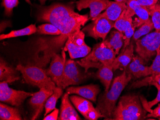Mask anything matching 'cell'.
Instances as JSON below:
<instances>
[{
    "instance_id": "1",
    "label": "cell",
    "mask_w": 160,
    "mask_h": 120,
    "mask_svg": "<svg viewBox=\"0 0 160 120\" xmlns=\"http://www.w3.org/2000/svg\"><path fill=\"white\" fill-rule=\"evenodd\" d=\"M37 19L40 22H48L54 25L62 32L60 36L50 39L48 43L43 40L54 51L62 48L69 35L80 30L89 18L88 15H80L75 12L72 5L57 3L40 7Z\"/></svg>"
},
{
    "instance_id": "2",
    "label": "cell",
    "mask_w": 160,
    "mask_h": 120,
    "mask_svg": "<svg viewBox=\"0 0 160 120\" xmlns=\"http://www.w3.org/2000/svg\"><path fill=\"white\" fill-rule=\"evenodd\" d=\"M132 74L125 70L120 76L114 79L108 91L100 94L96 109L105 117V120H112L116 104L123 89L132 79Z\"/></svg>"
},
{
    "instance_id": "3",
    "label": "cell",
    "mask_w": 160,
    "mask_h": 120,
    "mask_svg": "<svg viewBox=\"0 0 160 120\" xmlns=\"http://www.w3.org/2000/svg\"><path fill=\"white\" fill-rule=\"evenodd\" d=\"M146 111L137 95H126L120 97L113 112L112 120H144L146 119Z\"/></svg>"
},
{
    "instance_id": "4",
    "label": "cell",
    "mask_w": 160,
    "mask_h": 120,
    "mask_svg": "<svg viewBox=\"0 0 160 120\" xmlns=\"http://www.w3.org/2000/svg\"><path fill=\"white\" fill-rule=\"evenodd\" d=\"M116 58L114 50L103 41L95 45L90 53L77 63L84 68V71L87 73L90 68L98 69L103 66L112 67Z\"/></svg>"
},
{
    "instance_id": "5",
    "label": "cell",
    "mask_w": 160,
    "mask_h": 120,
    "mask_svg": "<svg viewBox=\"0 0 160 120\" xmlns=\"http://www.w3.org/2000/svg\"><path fill=\"white\" fill-rule=\"evenodd\" d=\"M16 69L19 71L25 82L39 89L45 88L54 90L56 88L55 83L48 76L46 70L37 66H22L19 64Z\"/></svg>"
},
{
    "instance_id": "6",
    "label": "cell",
    "mask_w": 160,
    "mask_h": 120,
    "mask_svg": "<svg viewBox=\"0 0 160 120\" xmlns=\"http://www.w3.org/2000/svg\"><path fill=\"white\" fill-rule=\"evenodd\" d=\"M135 50L145 62H148L156 55L160 46V32L149 33L136 42Z\"/></svg>"
},
{
    "instance_id": "7",
    "label": "cell",
    "mask_w": 160,
    "mask_h": 120,
    "mask_svg": "<svg viewBox=\"0 0 160 120\" xmlns=\"http://www.w3.org/2000/svg\"><path fill=\"white\" fill-rule=\"evenodd\" d=\"M85 34L79 30L69 35L65 43L64 51H68L71 59L84 58L91 51V48L84 41Z\"/></svg>"
},
{
    "instance_id": "8",
    "label": "cell",
    "mask_w": 160,
    "mask_h": 120,
    "mask_svg": "<svg viewBox=\"0 0 160 120\" xmlns=\"http://www.w3.org/2000/svg\"><path fill=\"white\" fill-rule=\"evenodd\" d=\"M92 75L88 72L82 73L74 61L68 60L65 65L61 88L64 89L69 86L79 85Z\"/></svg>"
},
{
    "instance_id": "9",
    "label": "cell",
    "mask_w": 160,
    "mask_h": 120,
    "mask_svg": "<svg viewBox=\"0 0 160 120\" xmlns=\"http://www.w3.org/2000/svg\"><path fill=\"white\" fill-rule=\"evenodd\" d=\"M92 21V23L83 28L82 32L86 33L87 36L96 40L101 38L104 41L107 35L114 27L115 22L106 18H95Z\"/></svg>"
},
{
    "instance_id": "10",
    "label": "cell",
    "mask_w": 160,
    "mask_h": 120,
    "mask_svg": "<svg viewBox=\"0 0 160 120\" xmlns=\"http://www.w3.org/2000/svg\"><path fill=\"white\" fill-rule=\"evenodd\" d=\"M33 94L12 89L9 87L8 82L7 81H1L0 83V101L12 106L21 105L26 98L32 96Z\"/></svg>"
},
{
    "instance_id": "11",
    "label": "cell",
    "mask_w": 160,
    "mask_h": 120,
    "mask_svg": "<svg viewBox=\"0 0 160 120\" xmlns=\"http://www.w3.org/2000/svg\"><path fill=\"white\" fill-rule=\"evenodd\" d=\"M66 55L64 50L62 52V55L53 54L50 66L46 70L48 76L55 83L57 87L61 88L62 79L66 63Z\"/></svg>"
},
{
    "instance_id": "12",
    "label": "cell",
    "mask_w": 160,
    "mask_h": 120,
    "mask_svg": "<svg viewBox=\"0 0 160 120\" xmlns=\"http://www.w3.org/2000/svg\"><path fill=\"white\" fill-rule=\"evenodd\" d=\"M110 2L109 0H79L76 2V8L79 11L89 8V19L93 20L102 12L107 9Z\"/></svg>"
},
{
    "instance_id": "13",
    "label": "cell",
    "mask_w": 160,
    "mask_h": 120,
    "mask_svg": "<svg viewBox=\"0 0 160 120\" xmlns=\"http://www.w3.org/2000/svg\"><path fill=\"white\" fill-rule=\"evenodd\" d=\"M53 92V90L41 88L39 91L34 93L29 100V104L34 111L31 120H35L37 119L43 111L48 98L52 94Z\"/></svg>"
},
{
    "instance_id": "14",
    "label": "cell",
    "mask_w": 160,
    "mask_h": 120,
    "mask_svg": "<svg viewBox=\"0 0 160 120\" xmlns=\"http://www.w3.org/2000/svg\"><path fill=\"white\" fill-rule=\"evenodd\" d=\"M100 91L99 86L93 84L83 86L70 87L66 89V93L69 94H75L94 103L97 102V96Z\"/></svg>"
},
{
    "instance_id": "15",
    "label": "cell",
    "mask_w": 160,
    "mask_h": 120,
    "mask_svg": "<svg viewBox=\"0 0 160 120\" xmlns=\"http://www.w3.org/2000/svg\"><path fill=\"white\" fill-rule=\"evenodd\" d=\"M125 70L128 73L132 74V77L137 79L151 75L150 67L145 66L144 61L138 55L133 56Z\"/></svg>"
},
{
    "instance_id": "16",
    "label": "cell",
    "mask_w": 160,
    "mask_h": 120,
    "mask_svg": "<svg viewBox=\"0 0 160 120\" xmlns=\"http://www.w3.org/2000/svg\"><path fill=\"white\" fill-rule=\"evenodd\" d=\"M133 43L130 42V44L114 60L112 65L113 71L116 70H126L133 58Z\"/></svg>"
},
{
    "instance_id": "17",
    "label": "cell",
    "mask_w": 160,
    "mask_h": 120,
    "mask_svg": "<svg viewBox=\"0 0 160 120\" xmlns=\"http://www.w3.org/2000/svg\"><path fill=\"white\" fill-rule=\"evenodd\" d=\"M69 94L66 93L62 99L61 110L58 120H79L81 118L78 115L69 100Z\"/></svg>"
},
{
    "instance_id": "18",
    "label": "cell",
    "mask_w": 160,
    "mask_h": 120,
    "mask_svg": "<svg viewBox=\"0 0 160 120\" xmlns=\"http://www.w3.org/2000/svg\"><path fill=\"white\" fill-rule=\"evenodd\" d=\"M127 5L124 2L111 1L105 12L100 13L96 18H106L115 22L123 11L127 8Z\"/></svg>"
},
{
    "instance_id": "19",
    "label": "cell",
    "mask_w": 160,
    "mask_h": 120,
    "mask_svg": "<svg viewBox=\"0 0 160 120\" xmlns=\"http://www.w3.org/2000/svg\"><path fill=\"white\" fill-rule=\"evenodd\" d=\"M126 4L128 7L133 11L135 15H136L138 17L137 20L133 22L135 28L141 26L150 19V15L147 8L139 5L136 0H127Z\"/></svg>"
},
{
    "instance_id": "20",
    "label": "cell",
    "mask_w": 160,
    "mask_h": 120,
    "mask_svg": "<svg viewBox=\"0 0 160 120\" xmlns=\"http://www.w3.org/2000/svg\"><path fill=\"white\" fill-rule=\"evenodd\" d=\"M17 69H14L1 58L0 60V80L11 83L19 79V76Z\"/></svg>"
},
{
    "instance_id": "21",
    "label": "cell",
    "mask_w": 160,
    "mask_h": 120,
    "mask_svg": "<svg viewBox=\"0 0 160 120\" xmlns=\"http://www.w3.org/2000/svg\"><path fill=\"white\" fill-rule=\"evenodd\" d=\"M70 99L77 111L85 119L90 112L96 109L91 102L82 97L72 95L70 97Z\"/></svg>"
},
{
    "instance_id": "22",
    "label": "cell",
    "mask_w": 160,
    "mask_h": 120,
    "mask_svg": "<svg viewBox=\"0 0 160 120\" xmlns=\"http://www.w3.org/2000/svg\"><path fill=\"white\" fill-rule=\"evenodd\" d=\"M113 69L111 66H103L98 69L97 72L92 73V77L100 80L105 87V92L108 91L113 79Z\"/></svg>"
},
{
    "instance_id": "23",
    "label": "cell",
    "mask_w": 160,
    "mask_h": 120,
    "mask_svg": "<svg viewBox=\"0 0 160 120\" xmlns=\"http://www.w3.org/2000/svg\"><path fill=\"white\" fill-rule=\"evenodd\" d=\"M135 15L133 11L128 7L126 11V20L125 24L124 37L125 41L124 46L122 48L123 51L130 44V40L134 33L135 28L133 24V19L132 17Z\"/></svg>"
},
{
    "instance_id": "24",
    "label": "cell",
    "mask_w": 160,
    "mask_h": 120,
    "mask_svg": "<svg viewBox=\"0 0 160 120\" xmlns=\"http://www.w3.org/2000/svg\"><path fill=\"white\" fill-rule=\"evenodd\" d=\"M105 43L114 50L116 55L119 54V51L124 44V35L118 30H113L108 37L104 40Z\"/></svg>"
},
{
    "instance_id": "25",
    "label": "cell",
    "mask_w": 160,
    "mask_h": 120,
    "mask_svg": "<svg viewBox=\"0 0 160 120\" xmlns=\"http://www.w3.org/2000/svg\"><path fill=\"white\" fill-rule=\"evenodd\" d=\"M0 119L1 120H21L22 118L18 109L1 103Z\"/></svg>"
},
{
    "instance_id": "26",
    "label": "cell",
    "mask_w": 160,
    "mask_h": 120,
    "mask_svg": "<svg viewBox=\"0 0 160 120\" xmlns=\"http://www.w3.org/2000/svg\"><path fill=\"white\" fill-rule=\"evenodd\" d=\"M37 31V27L36 25H31L28 26L26 27L23 29L18 30H13L11 31L8 34H2L0 36V40H4L13 37H19V36H29L34 34Z\"/></svg>"
},
{
    "instance_id": "27",
    "label": "cell",
    "mask_w": 160,
    "mask_h": 120,
    "mask_svg": "<svg viewBox=\"0 0 160 120\" xmlns=\"http://www.w3.org/2000/svg\"><path fill=\"white\" fill-rule=\"evenodd\" d=\"M63 94V89L62 88L56 87L54 90L52 94L50 96L45 105V113L44 116H46L48 113L53 111L56 108L57 102L58 100L62 96Z\"/></svg>"
},
{
    "instance_id": "28",
    "label": "cell",
    "mask_w": 160,
    "mask_h": 120,
    "mask_svg": "<svg viewBox=\"0 0 160 120\" xmlns=\"http://www.w3.org/2000/svg\"><path fill=\"white\" fill-rule=\"evenodd\" d=\"M149 12V15L152 17V22L153 24L155 31L160 32V4L146 7Z\"/></svg>"
},
{
    "instance_id": "29",
    "label": "cell",
    "mask_w": 160,
    "mask_h": 120,
    "mask_svg": "<svg viewBox=\"0 0 160 120\" xmlns=\"http://www.w3.org/2000/svg\"><path fill=\"white\" fill-rule=\"evenodd\" d=\"M154 28L153 23L151 19H150L149 20L147 21V22L142 25L138 30L134 32L132 37L131 42L132 43L134 42H136L141 36L149 34Z\"/></svg>"
},
{
    "instance_id": "30",
    "label": "cell",
    "mask_w": 160,
    "mask_h": 120,
    "mask_svg": "<svg viewBox=\"0 0 160 120\" xmlns=\"http://www.w3.org/2000/svg\"><path fill=\"white\" fill-rule=\"evenodd\" d=\"M38 34L40 35H53L59 36L62 35V32L56 26L52 24H42L37 27Z\"/></svg>"
},
{
    "instance_id": "31",
    "label": "cell",
    "mask_w": 160,
    "mask_h": 120,
    "mask_svg": "<svg viewBox=\"0 0 160 120\" xmlns=\"http://www.w3.org/2000/svg\"><path fill=\"white\" fill-rule=\"evenodd\" d=\"M26 2L31 4L30 0H25ZM18 0H2V5L4 8V13L7 17H10L12 14L13 9L18 6Z\"/></svg>"
},
{
    "instance_id": "32",
    "label": "cell",
    "mask_w": 160,
    "mask_h": 120,
    "mask_svg": "<svg viewBox=\"0 0 160 120\" xmlns=\"http://www.w3.org/2000/svg\"><path fill=\"white\" fill-rule=\"evenodd\" d=\"M151 71V75H155L160 74V46L156 51V56L151 66H150Z\"/></svg>"
},
{
    "instance_id": "33",
    "label": "cell",
    "mask_w": 160,
    "mask_h": 120,
    "mask_svg": "<svg viewBox=\"0 0 160 120\" xmlns=\"http://www.w3.org/2000/svg\"><path fill=\"white\" fill-rule=\"evenodd\" d=\"M128 8V7H127ZM126 11H123L119 17L115 22L114 27L115 29L118 30L119 32L124 34L125 32V24L126 20Z\"/></svg>"
},
{
    "instance_id": "34",
    "label": "cell",
    "mask_w": 160,
    "mask_h": 120,
    "mask_svg": "<svg viewBox=\"0 0 160 120\" xmlns=\"http://www.w3.org/2000/svg\"><path fill=\"white\" fill-rule=\"evenodd\" d=\"M149 85L154 86L157 89V90H158L157 96L154 98V100L150 101V102H147V103H146L147 104V108H146V110L150 112L151 111V108L153 107V106H154L155 105L158 103L159 102H160V85H159L158 83H157L155 81L150 82Z\"/></svg>"
},
{
    "instance_id": "35",
    "label": "cell",
    "mask_w": 160,
    "mask_h": 120,
    "mask_svg": "<svg viewBox=\"0 0 160 120\" xmlns=\"http://www.w3.org/2000/svg\"><path fill=\"white\" fill-rule=\"evenodd\" d=\"M158 1V0H136L138 4L145 7H148L155 5L157 3Z\"/></svg>"
},
{
    "instance_id": "36",
    "label": "cell",
    "mask_w": 160,
    "mask_h": 120,
    "mask_svg": "<svg viewBox=\"0 0 160 120\" xmlns=\"http://www.w3.org/2000/svg\"><path fill=\"white\" fill-rule=\"evenodd\" d=\"M149 114L146 116L147 118H158L160 120V104L153 110H151Z\"/></svg>"
},
{
    "instance_id": "37",
    "label": "cell",
    "mask_w": 160,
    "mask_h": 120,
    "mask_svg": "<svg viewBox=\"0 0 160 120\" xmlns=\"http://www.w3.org/2000/svg\"><path fill=\"white\" fill-rule=\"evenodd\" d=\"M59 109L55 108L50 114H47L45 116L43 120H58V115H59Z\"/></svg>"
},
{
    "instance_id": "38",
    "label": "cell",
    "mask_w": 160,
    "mask_h": 120,
    "mask_svg": "<svg viewBox=\"0 0 160 120\" xmlns=\"http://www.w3.org/2000/svg\"><path fill=\"white\" fill-rule=\"evenodd\" d=\"M10 22L8 21H3L1 24V32L4 30L5 28L8 26H10Z\"/></svg>"
},
{
    "instance_id": "39",
    "label": "cell",
    "mask_w": 160,
    "mask_h": 120,
    "mask_svg": "<svg viewBox=\"0 0 160 120\" xmlns=\"http://www.w3.org/2000/svg\"><path fill=\"white\" fill-rule=\"evenodd\" d=\"M151 77L152 81H156L159 85H160V74H158V75H155L154 76L151 75Z\"/></svg>"
},
{
    "instance_id": "40",
    "label": "cell",
    "mask_w": 160,
    "mask_h": 120,
    "mask_svg": "<svg viewBox=\"0 0 160 120\" xmlns=\"http://www.w3.org/2000/svg\"><path fill=\"white\" fill-rule=\"evenodd\" d=\"M38 1H39V2H40L41 5H44L45 4L47 0H38Z\"/></svg>"
},
{
    "instance_id": "41",
    "label": "cell",
    "mask_w": 160,
    "mask_h": 120,
    "mask_svg": "<svg viewBox=\"0 0 160 120\" xmlns=\"http://www.w3.org/2000/svg\"><path fill=\"white\" fill-rule=\"evenodd\" d=\"M115 2H124L126 3L127 0H115Z\"/></svg>"
}]
</instances>
